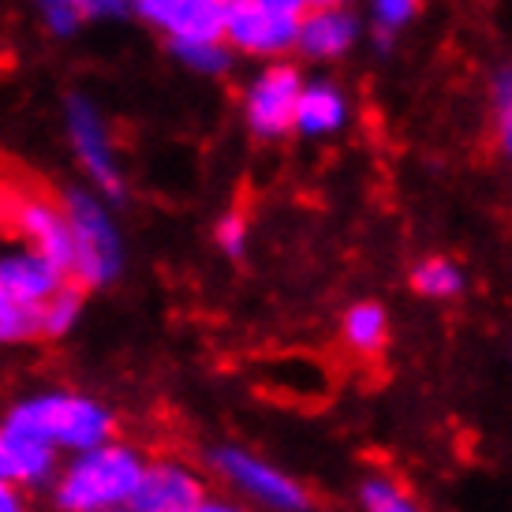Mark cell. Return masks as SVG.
I'll list each match as a JSON object with an SVG mask.
<instances>
[{
	"mask_svg": "<svg viewBox=\"0 0 512 512\" xmlns=\"http://www.w3.org/2000/svg\"><path fill=\"white\" fill-rule=\"evenodd\" d=\"M359 23L356 12L348 8H311V12L299 15L296 27V49L303 60H314V64H326V60H341L348 57L359 42Z\"/></svg>",
	"mask_w": 512,
	"mask_h": 512,
	"instance_id": "12",
	"label": "cell"
},
{
	"mask_svg": "<svg viewBox=\"0 0 512 512\" xmlns=\"http://www.w3.org/2000/svg\"><path fill=\"white\" fill-rule=\"evenodd\" d=\"M412 288L415 296L445 303V299H456L468 288V277L460 270V262H453L449 255H430L412 266Z\"/></svg>",
	"mask_w": 512,
	"mask_h": 512,
	"instance_id": "17",
	"label": "cell"
},
{
	"mask_svg": "<svg viewBox=\"0 0 512 512\" xmlns=\"http://www.w3.org/2000/svg\"><path fill=\"white\" fill-rule=\"evenodd\" d=\"M191 512H251V509L240 505L236 498H228L225 490H210V494H206V498H202Z\"/></svg>",
	"mask_w": 512,
	"mask_h": 512,
	"instance_id": "27",
	"label": "cell"
},
{
	"mask_svg": "<svg viewBox=\"0 0 512 512\" xmlns=\"http://www.w3.org/2000/svg\"><path fill=\"white\" fill-rule=\"evenodd\" d=\"M128 12V0H86L83 4V19H124Z\"/></svg>",
	"mask_w": 512,
	"mask_h": 512,
	"instance_id": "26",
	"label": "cell"
},
{
	"mask_svg": "<svg viewBox=\"0 0 512 512\" xmlns=\"http://www.w3.org/2000/svg\"><path fill=\"white\" fill-rule=\"evenodd\" d=\"M374 8V27H378V38L389 42L397 30H404L419 12V0H370Z\"/></svg>",
	"mask_w": 512,
	"mask_h": 512,
	"instance_id": "21",
	"label": "cell"
},
{
	"mask_svg": "<svg viewBox=\"0 0 512 512\" xmlns=\"http://www.w3.org/2000/svg\"><path fill=\"white\" fill-rule=\"evenodd\" d=\"M296 27L299 19L277 12L262 0H240V4H228L225 45L240 57L277 60L296 49Z\"/></svg>",
	"mask_w": 512,
	"mask_h": 512,
	"instance_id": "8",
	"label": "cell"
},
{
	"mask_svg": "<svg viewBox=\"0 0 512 512\" xmlns=\"http://www.w3.org/2000/svg\"><path fill=\"white\" fill-rule=\"evenodd\" d=\"M228 4H240V0H228Z\"/></svg>",
	"mask_w": 512,
	"mask_h": 512,
	"instance_id": "32",
	"label": "cell"
},
{
	"mask_svg": "<svg viewBox=\"0 0 512 512\" xmlns=\"http://www.w3.org/2000/svg\"><path fill=\"white\" fill-rule=\"evenodd\" d=\"M146 453L135 441L113 438L86 449V453L64 456L49 501L57 512H116L128 509L135 483L143 475Z\"/></svg>",
	"mask_w": 512,
	"mask_h": 512,
	"instance_id": "2",
	"label": "cell"
},
{
	"mask_svg": "<svg viewBox=\"0 0 512 512\" xmlns=\"http://www.w3.org/2000/svg\"><path fill=\"white\" fill-rule=\"evenodd\" d=\"M45 4H64V8H75V12L83 15V4H86V0H45Z\"/></svg>",
	"mask_w": 512,
	"mask_h": 512,
	"instance_id": "30",
	"label": "cell"
},
{
	"mask_svg": "<svg viewBox=\"0 0 512 512\" xmlns=\"http://www.w3.org/2000/svg\"><path fill=\"white\" fill-rule=\"evenodd\" d=\"M38 341V311L0 292V348Z\"/></svg>",
	"mask_w": 512,
	"mask_h": 512,
	"instance_id": "20",
	"label": "cell"
},
{
	"mask_svg": "<svg viewBox=\"0 0 512 512\" xmlns=\"http://www.w3.org/2000/svg\"><path fill=\"white\" fill-rule=\"evenodd\" d=\"M344 0H311V8H341Z\"/></svg>",
	"mask_w": 512,
	"mask_h": 512,
	"instance_id": "31",
	"label": "cell"
},
{
	"mask_svg": "<svg viewBox=\"0 0 512 512\" xmlns=\"http://www.w3.org/2000/svg\"><path fill=\"white\" fill-rule=\"evenodd\" d=\"M262 4H270V8L292 15V19H299L303 12H311V0H262Z\"/></svg>",
	"mask_w": 512,
	"mask_h": 512,
	"instance_id": "29",
	"label": "cell"
},
{
	"mask_svg": "<svg viewBox=\"0 0 512 512\" xmlns=\"http://www.w3.org/2000/svg\"><path fill=\"white\" fill-rule=\"evenodd\" d=\"M8 225L19 240L34 247L38 255H45L49 262H57L60 270L68 273V258H72V240H68V221L60 202H53L49 195H27L15 191L12 206H8Z\"/></svg>",
	"mask_w": 512,
	"mask_h": 512,
	"instance_id": "10",
	"label": "cell"
},
{
	"mask_svg": "<svg viewBox=\"0 0 512 512\" xmlns=\"http://www.w3.org/2000/svg\"><path fill=\"white\" fill-rule=\"evenodd\" d=\"M131 12L139 15V19H146L150 27H165V19H169V8L176 4V0H128Z\"/></svg>",
	"mask_w": 512,
	"mask_h": 512,
	"instance_id": "25",
	"label": "cell"
},
{
	"mask_svg": "<svg viewBox=\"0 0 512 512\" xmlns=\"http://www.w3.org/2000/svg\"><path fill=\"white\" fill-rule=\"evenodd\" d=\"M4 419L12 427L34 434L38 441H45L60 460L120 438L116 434L120 419H116L113 408L101 397H94V393L68 389V385L34 389V393L15 400L12 408L4 412Z\"/></svg>",
	"mask_w": 512,
	"mask_h": 512,
	"instance_id": "1",
	"label": "cell"
},
{
	"mask_svg": "<svg viewBox=\"0 0 512 512\" xmlns=\"http://www.w3.org/2000/svg\"><path fill=\"white\" fill-rule=\"evenodd\" d=\"M206 475L217 479L228 498H236L251 512H314L311 486L240 441L214 445L206 453Z\"/></svg>",
	"mask_w": 512,
	"mask_h": 512,
	"instance_id": "3",
	"label": "cell"
},
{
	"mask_svg": "<svg viewBox=\"0 0 512 512\" xmlns=\"http://www.w3.org/2000/svg\"><path fill=\"white\" fill-rule=\"evenodd\" d=\"M303 72L292 60H273L243 90V120L255 139H285L296 120Z\"/></svg>",
	"mask_w": 512,
	"mask_h": 512,
	"instance_id": "5",
	"label": "cell"
},
{
	"mask_svg": "<svg viewBox=\"0 0 512 512\" xmlns=\"http://www.w3.org/2000/svg\"><path fill=\"white\" fill-rule=\"evenodd\" d=\"M228 0H176L165 19L169 42H225Z\"/></svg>",
	"mask_w": 512,
	"mask_h": 512,
	"instance_id": "14",
	"label": "cell"
},
{
	"mask_svg": "<svg viewBox=\"0 0 512 512\" xmlns=\"http://www.w3.org/2000/svg\"><path fill=\"white\" fill-rule=\"evenodd\" d=\"M348 94H344L337 83L329 79H314V83H303L296 101V120H292V131L307 135V139H322V135H337V131L348 124Z\"/></svg>",
	"mask_w": 512,
	"mask_h": 512,
	"instance_id": "13",
	"label": "cell"
},
{
	"mask_svg": "<svg viewBox=\"0 0 512 512\" xmlns=\"http://www.w3.org/2000/svg\"><path fill=\"white\" fill-rule=\"evenodd\" d=\"M214 240H217V251L228 258H243L247 255V243H251V228H247V217L236 214V210H228L214 228Z\"/></svg>",
	"mask_w": 512,
	"mask_h": 512,
	"instance_id": "23",
	"label": "cell"
},
{
	"mask_svg": "<svg viewBox=\"0 0 512 512\" xmlns=\"http://www.w3.org/2000/svg\"><path fill=\"white\" fill-rule=\"evenodd\" d=\"M60 210H64L68 240H72L68 281L83 292L116 285L124 273V236H120L109 206L90 191H68Z\"/></svg>",
	"mask_w": 512,
	"mask_h": 512,
	"instance_id": "4",
	"label": "cell"
},
{
	"mask_svg": "<svg viewBox=\"0 0 512 512\" xmlns=\"http://www.w3.org/2000/svg\"><path fill=\"white\" fill-rule=\"evenodd\" d=\"M172 57L199 75H225L236 53L225 42H169Z\"/></svg>",
	"mask_w": 512,
	"mask_h": 512,
	"instance_id": "19",
	"label": "cell"
},
{
	"mask_svg": "<svg viewBox=\"0 0 512 512\" xmlns=\"http://www.w3.org/2000/svg\"><path fill=\"white\" fill-rule=\"evenodd\" d=\"M341 341L352 356L374 359L389 344V311L378 299H359L341 318Z\"/></svg>",
	"mask_w": 512,
	"mask_h": 512,
	"instance_id": "15",
	"label": "cell"
},
{
	"mask_svg": "<svg viewBox=\"0 0 512 512\" xmlns=\"http://www.w3.org/2000/svg\"><path fill=\"white\" fill-rule=\"evenodd\" d=\"M86 311V292L79 285H60L38 311V341H64Z\"/></svg>",
	"mask_w": 512,
	"mask_h": 512,
	"instance_id": "18",
	"label": "cell"
},
{
	"mask_svg": "<svg viewBox=\"0 0 512 512\" xmlns=\"http://www.w3.org/2000/svg\"><path fill=\"white\" fill-rule=\"evenodd\" d=\"M60 285H68V273L60 270L57 262H49L45 255H38L34 247L19 240V236H4L0 240V292L12 296L23 307L42 311V303Z\"/></svg>",
	"mask_w": 512,
	"mask_h": 512,
	"instance_id": "9",
	"label": "cell"
},
{
	"mask_svg": "<svg viewBox=\"0 0 512 512\" xmlns=\"http://www.w3.org/2000/svg\"><path fill=\"white\" fill-rule=\"evenodd\" d=\"M0 512H30V494L0 479Z\"/></svg>",
	"mask_w": 512,
	"mask_h": 512,
	"instance_id": "28",
	"label": "cell"
},
{
	"mask_svg": "<svg viewBox=\"0 0 512 512\" xmlns=\"http://www.w3.org/2000/svg\"><path fill=\"white\" fill-rule=\"evenodd\" d=\"M356 505L359 512H427L423 501L415 498L397 475H385V471H370L359 479Z\"/></svg>",
	"mask_w": 512,
	"mask_h": 512,
	"instance_id": "16",
	"label": "cell"
},
{
	"mask_svg": "<svg viewBox=\"0 0 512 512\" xmlns=\"http://www.w3.org/2000/svg\"><path fill=\"white\" fill-rule=\"evenodd\" d=\"M210 494V475L184 456H146L124 512H191Z\"/></svg>",
	"mask_w": 512,
	"mask_h": 512,
	"instance_id": "6",
	"label": "cell"
},
{
	"mask_svg": "<svg viewBox=\"0 0 512 512\" xmlns=\"http://www.w3.org/2000/svg\"><path fill=\"white\" fill-rule=\"evenodd\" d=\"M68 139L75 146V157L83 172L90 176V184L101 191V202H120L124 199V172L116 165V150L109 139V128L101 113L94 109V101L86 98H68Z\"/></svg>",
	"mask_w": 512,
	"mask_h": 512,
	"instance_id": "7",
	"label": "cell"
},
{
	"mask_svg": "<svg viewBox=\"0 0 512 512\" xmlns=\"http://www.w3.org/2000/svg\"><path fill=\"white\" fill-rule=\"evenodd\" d=\"M60 471V456L27 430L0 419V479L23 494H49Z\"/></svg>",
	"mask_w": 512,
	"mask_h": 512,
	"instance_id": "11",
	"label": "cell"
},
{
	"mask_svg": "<svg viewBox=\"0 0 512 512\" xmlns=\"http://www.w3.org/2000/svg\"><path fill=\"white\" fill-rule=\"evenodd\" d=\"M490 105H494V128H498L501 150L509 154V143H512V75H509V68H498V75H494Z\"/></svg>",
	"mask_w": 512,
	"mask_h": 512,
	"instance_id": "22",
	"label": "cell"
},
{
	"mask_svg": "<svg viewBox=\"0 0 512 512\" xmlns=\"http://www.w3.org/2000/svg\"><path fill=\"white\" fill-rule=\"evenodd\" d=\"M116 512H124V509H116Z\"/></svg>",
	"mask_w": 512,
	"mask_h": 512,
	"instance_id": "33",
	"label": "cell"
},
{
	"mask_svg": "<svg viewBox=\"0 0 512 512\" xmlns=\"http://www.w3.org/2000/svg\"><path fill=\"white\" fill-rule=\"evenodd\" d=\"M79 23H83V15L75 12V8H64V4H45V27L53 30L57 38H68V34H75V30H79Z\"/></svg>",
	"mask_w": 512,
	"mask_h": 512,
	"instance_id": "24",
	"label": "cell"
}]
</instances>
